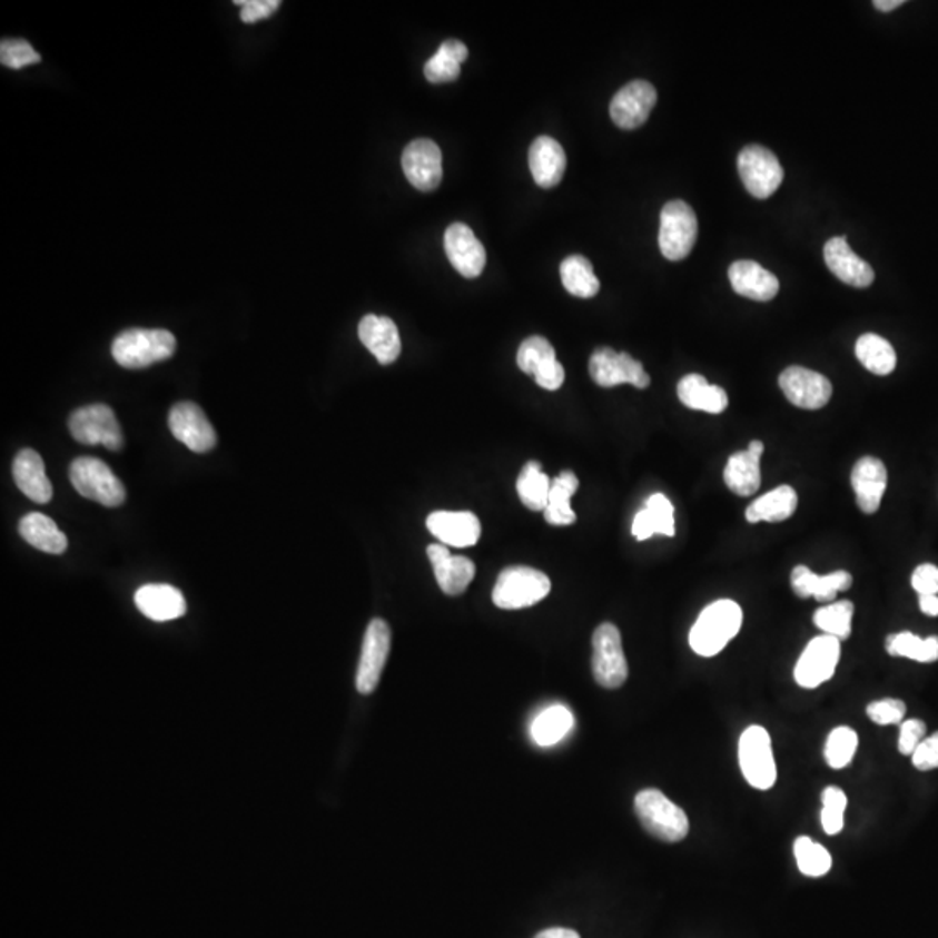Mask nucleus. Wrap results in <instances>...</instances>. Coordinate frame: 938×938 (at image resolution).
<instances>
[{"label": "nucleus", "mask_w": 938, "mask_h": 938, "mask_svg": "<svg viewBox=\"0 0 938 938\" xmlns=\"http://www.w3.org/2000/svg\"><path fill=\"white\" fill-rule=\"evenodd\" d=\"M742 609L732 600H718L702 610L689 642L701 658H714L741 631Z\"/></svg>", "instance_id": "1"}, {"label": "nucleus", "mask_w": 938, "mask_h": 938, "mask_svg": "<svg viewBox=\"0 0 938 938\" xmlns=\"http://www.w3.org/2000/svg\"><path fill=\"white\" fill-rule=\"evenodd\" d=\"M175 352V334L166 329H127L111 345V355L124 368L150 367L169 361Z\"/></svg>", "instance_id": "2"}, {"label": "nucleus", "mask_w": 938, "mask_h": 938, "mask_svg": "<svg viewBox=\"0 0 938 938\" xmlns=\"http://www.w3.org/2000/svg\"><path fill=\"white\" fill-rule=\"evenodd\" d=\"M638 819L649 835L665 843H678L689 835V817L683 808L665 798L659 789H643L634 798Z\"/></svg>", "instance_id": "3"}, {"label": "nucleus", "mask_w": 938, "mask_h": 938, "mask_svg": "<svg viewBox=\"0 0 938 938\" xmlns=\"http://www.w3.org/2000/svg\"><path fill=\"white\" fill-rule=\"evenodd\" d=\"M551 581L531 566H510L501 572L492 591V602L503 610H520L546 599Z\"/></svg>", "instance_id": "4"}, {"label": "nucleus", "mask_w": 938, "mask_h": 938, "mask_svg": "<svg viewBox=\"0 0 938 938\" xmlns=\"http://www.w3.org/2000/svg\"><path fill=\"white\" fill-rule=\"evenodd\" d=\"M70 482L86 500L107 507H117L126 501V488L110 466L96 457H77L70 466Z\"/></svg>", "instance_id": "5"}, {"label": "nucleus", "mask_w": 938, "mask_h": 938, "mask_svg": "<svg viewBox=\"0 0 938 938\" xmlns=\"http://www.w3.org/2000/svg\"><path fill=\"white\" fill-rule=\"evenodd\" d=\"M698 216L683 200H671L661 210L659 247L670 261H681L692 253L698 240Z\"/></svg>", "instance_id": "6"}, {"label": "nucleus", "mask_w": 938, "mask_h": 938, "mask_svg": "<svg viewBox=\"0 0 938 938\" xmlns=\"http://www.w3.org/2000/svg\"><path fill=\"white\" fill-rule=\"evenodd\" d=\"M739 764L742 776L754 789L769 791L777 780L772 739L763 727L752 724L742 732L739 741Z\"/></svg>", "instance_id": "7"}, {"label": "nucleus", "mask_w": 938, "mask_h": 938, "mask_svg": "<svg viewBox=\"0 0 938 938\" xmlns=\"http://www.w3.org/2000/svg\"><path fill=\"white\" fill-rule=\"evenodd\" d=\"M73 438L83 445H105L108 451L124 447V435L116 412L105 404L88 405L73 412L68 419Z\"/></svg>", "instance_id": "8"}, {"label": "nucleus", "mask_w": 938, "mask_h": 938, "mask_svg": "<svg viewBox=\"0 0 938 938\" xmlns=\"http://www.w3.org/2000/svg\"><path fill=\"white\" fill-rule=\"evenodd\" d=\"M593 677L603 689L614 690L628 680V661L622 649L621 631L612 622H603L593 634Z\"/></svg>", "instance_id": "9"}, {"label": "nucleus", "mask_w": 938, "mask_h": 938, "mask_svg": "<svg viewBox=\"0 0 938 938\" xmlns=\"http://www.w3.org/2000/svg\"><path fill=\"white\" fill-rule=\"evenodd\" d=\"M737 167H739V175L746 190L760 200L772 197L784 181V169L780 166L776 154L760 145L746 147L739 154Z\"/></svg>", "instance_id": "10"}, {"label": "nucleus", "mask_w": 938, "mask_h": 938, "mask_svg": "<svg viewBox=\"0 0 938 938\" xmlns=\"http://www.w3.org/2000/svg\"><path fill=\"white\" fill-rule=\"evenodd\" d=\"M590 376L602 388H614L624 383L638 389L650 386V376L642 362L634 361L630 353H619L606 346L594 349L591 355Z\"/></svg>", "instance_id": "11"}, {"label": "nucleus", "mask_w": 938, "mask_h": 938, "mask_svg": "<svg viewBox=\"0 0 938 938\" xmlns=\"http://www.w3.org/2000/svg\"><path fill=\"white\" fill-rule=\"evenodd\" d=\"M389 649H392V630L388 622L383 619H373L365 631L357 671V690L362 695L373 693L379 685L381 674L388 661Z\"/></svg>", "instance_id": "12"}, {"label": "nucleus", "mask_w": 938, "mask_h": 938, "mask_svg": "<svg viewBox=\"0 0 938 938\" xmlns=\"http://www.w3.org/2000/svg\"><path fill=\"white\" fill-rule=\"evenodd\" d=\"M840 640L829 634L813 638L796 662L794 680L803 689H817L835 677L836 665L840 662Z\"/></svg>", "instance_id": "13"}, {"label": "nucleus", "mask_w": 938, "mask_h": 938, "mask_svg": "<svg viewBox=\"0 0 938 938\" xmlns=\"http://www.w3.org/2000/svg\"><path fill=\"white\" fill-rule=\"evenodd\" d=\"M169 429L176 440L197 454H206L218 444V435L206 412L194 402H179L170 408Z\"/></svg>", "instance_id": "14"}, {"label": "nucleus", "mask_w": 938, "mask_h": 938, "mask_svg": "<svg viewBox=\"0 0 938 938\" xmlns=\"http://www.w3.org/2000/svg\"><path fill=\"white\" fill-rule=\"evenodd\" d=\"M780 389L792 405L819 411L831 401L832 385L828 377L804 367H788L779 377Z\"/></svg>", "instance_id": "15"}, {"label": "nucleus", "mask_w": 938, "mask_h": 938, "mask_svg": "<svg viewBox=\"0 0 938 938\" xmlns=\"http://www.w3.org/2000/svg\"><path fill=\"white\" fill-rule=\"evenodd\" d=\"M402 167L412 187L421 191L435 190L444 176L442 150L432 139H416L405 147Z\"/></svg>", "instance_id": "16"}, {"label": "nucleus", "mask_w": 938, "mask_h": 938, "mask_svg": "<svg viewBox=\"0 0 938 938\" xmlns=\"http://www.w3.org/2000/svg\"><path fill=\"white\" fill-rule=\"evenodd\" d=\"M655 103H658V91L652 83L646 80H633L618 91L612 99L610 117L615 126L631 131L646 122Z\"/></svg>", "instance_id": "17"}, {"label": "nucleus", "mask_w": 938, "mask_h": 938, "mask_svg": "<svg viewBox=\"0 0 938 938\" xmlns=\"http://www.w3.org/2000/svg\"><path fill=\"white\" fill-rule=\"evenodd\" d=\"M444 246L448 261L463 277L476 278L482 275L487 263V253L470 226L463 223L448 226Z\"/></svg>", "instance_id": "18"}, {"label": "nucleus", "mask_w": 938, "mask_h": 938, "mask_svg": "<svg viewBox=\"0 0 938 938\" xmlns=\"http://www.w3.org/2000/svg\"><path fill=\"white\" fill-rule=\"evenodd\" d=\"M426 527L440 543L454 547L475 546L482 535V523L470 511H435L426 520Z\"/></svg>", "instance_id": "19"}, {"label": "nucleus", "mask_w": 938, "mask_h": 938, "mask_svg": "<svg viewBox=\"0 0 938 938\" xmlns=\"http://www.w3.org/2000/svg\"><path fill=\"white\" fill-rule=\"evenodd\" d=\"M823 259L836 277L851 287L866 289L875 282V269L851 250L845 237H835L823 247Z\"/></svg>", "instance_id": "20"}, {"label": "nucleus", "mask_w": 938, "mask_h": 938, "mask_svg": "<svg viewBox=\"0 0 938 938\" xmlns=\"http://www.w3.org/2000/svg\"><path fill=\"white\" fill-rule=\"evenodd\" d=\"M428 556L440 590L448 596H460L472 584L476 572L472 560L466 556H454L442 544H432L428 547Z\"/></svg>", "instance_id": "21"}, {"label": "nucleus", "mask_w": 938, "mask_h": 938, "mask_svg": "<svg viewBox=\"0 0 938 938\" xmlns=\"http://www.w3.org/2000/svg\"><path fill=\"white\" fill-rule=\"evenodd\" d=\"M888 473L883 461L866 456L857 461L851 472V487L856 491L857 506L866 515H875L887 491Z\"/></svg>", "instance_id": "22"}, {"label": "nucleus", "mask_w": 938, "mask_h": 938, "mask_svg": "<svg viewBox=\"0 0 938 938\" xmlns=\"http://www.w3.org/2000/svg\"><path fill=\"white\" fill-rule=\"evenodd\" d=\"M763 442L752 440L746 451L735 452L729 457L723 478L727 487L733 494L741 495V497L757 494L761 485L760 460L763 456Z\"/></svg>", "instance_id": "23"}, {"label": "nucleus", "mask_w": 938, "mask_h": 938, "mask_svg": "<svg viewBox=\"0 0 938 938\" xmlns=\"http://www.w3.org/2000/svg\"><path fill=\"white\" fill-rule=\"evenodd\" d=\"M358 337L381 365L393 364L401 357V333L389 317H377L373 313L365 315L358 325Z\"/></svg>", "instance_id": "24"}, {"label": "nucleus", "mask_w": 938, "mask_h": 938, "mask_svg": "<svg viewBox=\"0 0 938 938\" xmlns=\"http://www.w3.org/2000/svg\"><path fill=\"white\" fill-rule=\"evenodd\" d=\"M135 603L145 618L155 622L175 621L187 614V600L178 588L169 584H147L135 594Z\"/></svg>", "instance_id": "25"}, {"label": "nucleus", "mask_w": 938, "mask_h": 938, "mask_svg": "<svg viewBox=\"0 0 938 938\" xmlns=\"http://www.w3.org/2000/svg\"><path fill=\"white\" fill-rule=\"evenodd\" d=\"M730 284L739 296L752 302H770L779 294V278L760 263L741 259L729 268Z\"/></svg>", "instance_id": "26"}, {"label": "nucleus", "mask_w": 938, "mask_h": 938, "mask_svg": "<svg viewBox=\"0 0 938 938\" xmlns=\"http://www.w3.org/2000/svg\"><path fill=\"white\" fill-rule=\"evenodd\" d=\"M532 178L541 188L560 185L566 169V155L562 145L550 136H539L529 150Z\"/></svg>", "instance_id": "27"}, {"label": "nucleus", "mask_w": 938, "mask_h": 938, "mask_svg": "<svg viewBox=\"0 0 938 938\" xmlns=\"http://www.w3.org/2000/svg\"><path fill=\"white\" fill-rule=\"evenodd\" d=\"M850 572L836 571L828 575L813 574L808 566H794L791 574V586L800 599H816L817 602H832L840 591L851 588Z\"/></svg>", "instance_id": "28"}, {"label": "nucleus", "mask_w": 938, "mask_h": 938, "mask_svg": "<svg viewBox=\"0 0 938 938\" xmlns=\"http://www.w3.org/2000/svg\"><path fill=\"white\" fill-rule=\"evenodd\" d=\"M12 476L18 488L27 495L28 500L39 504H46L52 500V485L46 475L45 461L32 448H23L14 457Z\"/></svg>", "instance_id": "29"}, {"label": "nucleus", "mask_w": 938, "mask_h": 938, "mask_svg": "<svg viewBox=\"0 0 938 938\" xmlns=\"http://www.w3.org/2000/svg\"><path fill=\"white\" fill-rule=\"evenodd\" d=\"M634 539L646 541L653 534L668 535L673 537L677 532L674 525V507L664 494H652L646 500L645 507L638 511L633 520Z\"/></svg>", "instance_id": "30"}, {"label": "nucleus", "mask_w": 938, "mask_h": 938, "mask_svg": "<svg viewBox=\"0 0 938 938\" xmlns=\"http://www.w3.org/2000/svg\"><path fill=\"white\" fill-rule=\"evenodd\" d=\"M678 398L693 411L721 414L729 407V395L720 386L709 385L701 374H689L678 383Z\"/></svg>", "instance_id": "31"}, {"label": "nucleus", "mask_w": 938, "mask_h": 938, "mask_svg": "<svg viewBox=\"0 0 938 938\" xmlns=\"http://www.w3.org/2000/svg\"><path fill=\"white\" fill-rule=\"evenodd\" d=\"M796 507H798V494L794 488L780 485L749 504L746 510V520L749 523L784 522L794 515Z\"/></svg>", "instance_id": "32"}, {"label": "nucleus", "mask_w": 938, "mask_h": 938, "mask_svg": "<svg viewBox=\"0 0 938 938\" xmlns=\"http://www.w3.org/2000/svg\"><path fill=\"white\" fill-rule=\"evenodd\" d=\"M21 537L30 546L49 554H63L68 547L67 535L58 529L49 516L42 513H28L20 520Z\"/></svg>", "instance_id": "33"}, {"label": "nucleus", "mask_w": 938, "mask_h": 938, "mask_svg": "<svg viewBox=\"0 0 938 938\" xmlns=\"http://www.w3.org/2000/svg\"><path fill=\"white\" fill-rule=\"evenodd\" d=\"M579 478L571 470L560 473L556 478L551 480L550 501L544 510V519L551 525H572L575 522L574 510L571 506L572 495L577 492Z\"/></svg>", "instance_id": "34"}, {"label": "nucleus", "mask_w": 938, "mask_h": 938, "mask_svg": "<svg viewBox=\"0 0 938 938\" xmlns=\"http://www.w3.org/2000/svg\"><path fill=\"white\" fill-rule=\"evenodd\" d=\"M467 60V48L457 39L445 40L435 56L424 65V76L432 83H447L461 76V63Z\"/></svg>", "instance_id": "35"}, {"label": "nucleus", "mask_w": 938, "mask_h": 938, "mask_svg": "<svg viewBox=\"0 0 938 938\" xmlns=\"http://www.w3.org/2000/svg\"><path fill=\"white\" fill-rule=\"evenodd\" d=\"M574 727V714L566 705L554 704L544 709L532 723V739L541 748L559 744Z\"/></svg>", "instance_id": "36"}, {"label": "nucleus", "mask_w": 938, "mask_h": 938, "mask_svg": "<svg viewBox=\"0 0 938 938\" xmlns=\"http://www.w3.org/2000/svg\"><path fill=\"white\" fill-rule=\"evenodd\" d=\"M856 355L860 364L876 376H888L897 367V353L893 346L878 334L860 336L856 345Z\"/></svg>", "instance_id": "37"}, {"label": "nucleus", "mask_w": 938, "mask_h": 938, "mask_svg": "<svg viewBox=\"0 0 938 938\" xmlns=\"http://www.w3.org/2000/svg\"><path fill=\"white\" fill-rule=\"evenodd\" d=\"M516 492L520 501L531 511H544L547 507L551 492V478L543 473V466L537 461H529L516 480Z\"/></svg>", "instance_id": "38"}, {"label": "nucleus", "mask_w": 938, "mask_h": 938, "mask_svg": "<svg viewBox=\"0 0 938 938\" xmlns=\"http://www.w3.org/2000/svg\"><path fill=\"white\" fill-rule=\"evenodd\" d=\"M563 287L572 296L590 299L600 293V280L593 265L584 256H571L560 266Z\"/></svg>", "instance_id": "39"}, {"label": "nucleus", "mask_w": 938, "mask_h": 938, "mask_svg": "<svg viewBox=\"0 0 938 938\" xmlns=\"http://www.w3.org/2000/svg\"><path fill=\"white\" fill-rule=\"evenodd\" d=\"M887 652L893 658L911 659L916 662L938 661V636L919 638L909 631L890 634L887 638Z\"/></svg>", "instance_id": "40"}, {"label": "nucleus", "mask_w": 938, "mask_h": 938, "mask_svg": "<svg viewBox=\"0 0 938 938\" xmlns=\"http://www.w3.org/2000/svg\"><path fill=\"white\" fill-rule=\"evenodd\" d=\"M853 603L843 600V602L831 603V605L822 606L813 614V624L829 636H835L843 642L848 640L851 634V619H853Z\"/></svg>", "instance_id": "41"}, {"label": "nucleus", "mask_w": 938, "mask_h": 938, "mask_svg": "<svg viewBox=\"0 0 938 938\" xmlns=\"http://www.w3.org/2000/svg\"><path fill=\"white\" fill-rule=\"evenodd\" d=\"M794 857L800 871L810 878H822L831 871V853L822 845L810 840L808 836H800L794 841Z\"/></svg>", "instance_id": "42"}, {"label": "nucleus", "mask_w": 938, "mask_h": 938, "mask_svg": "<svg viewBox=\"0 0 938 938\" xmlns=\"http://www.w3.org/2000/svg\"><path fill=\"white\" fill-rule=\"evenodd\" d=\"M857 746H859V737L856 730H851L850 727H838L829 733L823 757L831 769L841 770L848 767L856 757Z\"/></svg>", "instance_id": "43"}, {"label": "nucleus", "mask_w": 938, "mask_h": 938, "mask_svg": "<svg viewBox=\"0 0 938 938\" xmlns=\"http://www.w3.org/2000/svg\"><path fill=\"white\" fill-rule=\"evenodd\" d=\"M554 358H556V353H554L550 340L546 337L532 336L520 345L516 364H519L520 371L529 374V376H534L537 368L543 367L544 364L554 361Z\"/></svg>", "instance_id": "44"}, {"label": "nucleus", "mask_w": 938, "mask_h": 938, "mask_svg": "<svg viewBox=\"0 0 938 938\" xmlns=\"http://www.w3.org/2000/svg\"><path fill=\"white\" fill-rule=\"evenodd\" d=\"M822 828L829 836L840 835L845 826L848 798L840 788L829 786L822 792Z\"/></svg>", "instance_id": "45"}, {"label": "nucleus", "mask_w": 938, "mask_h": 938, "mask_svg": "<svg viewBox=\"0 0 938 938\" xmlns=\"http://www.w3.org/2000/svg\"><path fill=\"white\" fill-rule=\"evenodd\" d=\"M0 61L12 70H21L30 65L39 63L40 55L24 39H2Z\"/></svg>", "instance_id": "46"}, {"label": "nucleus", "mask_w": 938, "mask_h": 938, "mask_svg": "<svg viewBox=\"0 0 938 938\" xmlns=\"http://www.w3.org/2000/svg\"><path fill=\"white\" fill-rule=\"evenodd\" d=\"M906 704L900 699H881L867 705V717L876 724H902L906 717Z\"/></svg>", "instance_id": "47"}, {"label": "nucleus", "mask_w": 938, "mask_h": 938, "mask_svg": "<svg viewBox=\"0 0 938 938\" xmlns=\"http://www.w3.org/2000/svg\"><path fill=\"white\" fill-rule=\"evenodd\" d=\"M240 6V20L244 23H256L271 17L280 8V0H237Z\"/></svg>", "instance_id": "48"}, {"label": "nucleus", "mask_w": 938, "mask_h": 938, "mask_svg": "<svg viewBox=\"0 0 938 938\" xmlns=\"http://www.w3.org/2000/svg\"><path fill=\"white\" fill-rule=\"evenodd\" d=\"M925 737H927V724L921 720L904 721L900 724L899 751L906 757H912Z\"/></svg>", "instance_id": "49"}, {"label": "nucleus", "mask_w": 938, "mask_h": 938, "mask_svg": "<svg viewBox=\"0 0 938 938\" xmlns=\"http://www.w3.org/2000/svg\"><path fill=\"white\" fill-rule=\"evenodd\" d=\"M912 764L921 772L938 769V732L922 739L921 744L912 754Z\"/></svg>", "instance_id": "50"}, {"label": "nucleus", "mask_w": 938, "mask_h": 938, "mask_svg": "<svg viewBox=\"0 0 938 938\" xmlns=\"http://www.w3.org/2000/svg\"><path fill=\"white\" fill-rule=\"evenodd\" d=\"M532 377L541 388L554 392V389L562 388L563 381H565V368L554 358V361H550L543 367L537 368V373Z\"/></svg>", "instance_id": "51"}, {"label": "nucleus", "mask_w": 938, "mask_h": 938, "mask_svg": "<svg viewBox=\"0 0 938 938\" xmlns=\"http://www.w3.org/2000/svg\"><path fill=\"white\" fill-rule=\"evenodd\" d=\"M912 588L919 596L922 594H937L938 596V566L931 563H922L912 574Z\"/></svg>", "instance_id": "52"}, {"label": "nucleus", "mask_w": 938, "mask_h": 938, "mask_svg": "<svg viewBox=\"0 0 938 938\" xmlns=\"http://www.w3.org/2000/svg\"><path fill=\"white\" fill-rule=\"evenodd\" d=\"M919 609H921L922 614L930 615V618H937V615H938V596H937V594H922V596H919Z\"/></svg>", "instance_id": "53"}, {"label": "nucleus", "mask_w": 938, "mask_h": 938, "mask_svg": "<svg viewBox=\"0 0 938 938\" xmlns=\"http://www.w3.org/2000/svg\"><path fill=\"white\" fill-rule=\"evenodd\" d=\"M534 938H581L579 937L577 931L571 930V928H547V930L541 931V934L535 935Z\"/></svg>", "instance_id": "54"}, {"label": "nucleus", "mask_w": 938, "mask_h": 938, "mask_svg": "<svg viewBox=\"0 0 938 938\" xmlns=\"http://www.w3.org/2000/svg\"><path fill=\"white\" fill-rule=\"evenodd\" d=\"M904 4V0H876L875 8L881 12H890L893 9L900 8Z\"/></svg>", "instance_id": "55"}]
</instances>
